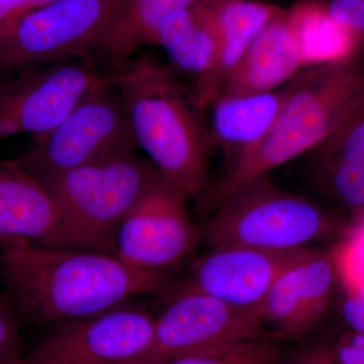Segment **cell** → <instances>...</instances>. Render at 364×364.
Segmentation results:
<instances>
[{
  "mask_svg": "<svg viewBox=\"0 0 364 364\" xmlns=\"http://www.w3.org/2000/svg\"><path fill=\"white\" fill-rule=\"evenodd\" d=\"M0 279L21 320L33 324L90 317L168 287L165 275L114 254L36 245L0 249Z\"/></svg>",
  "mask_w": 364,
  "mask_h": 364,
  "instance_id": "obj_1",
  "label": "cell"
},
{
  "mask_svg": "<svg viewBox=\"0 0 364 364\" xmlns=\"http://www.w3.org/2000/svg\"><path fill=\"white\" fill-rule=\"evenodd\" d=\"M109 75L123 100L138 150L188 198H200L210 186L214 143L193 91L150 55L129 60Z\"/></svg>",
  "mask_w": 364,
  "mask_h": 364,
  "instance_id": "obj_2",
  "label": "cell"
},
{
  "mask_svg": "<svg viewBox=\"0 0 364 364\" xmlns=\"http://www.w3.org/2000/svg\"><path fill=\"white\" fill-rule=\"evenodd\" d=\"M364 93V68L355 59L310 65L287 83L284 105L259 141L231 162L200 196L215 208L244 184L313 152L335 133Z\"/></svg>",
  "mask_w": 364,
  "mask_h": 364,
  "instance_id": "obj_3",
  "label": "cell"
},
{
  "mask_svg": "<svg viewBox=\"0 0 364 364\" xmlns=\"http://www.w3.org/2000/svg\"><path fill=\"white\" fill-rule=\"evenodd\" d=\"M214 210L203 226L212 248L291 252L330 238L344 226L315 200L277 188L268 176L244 184Z\"/></svg>",
  "mask_w": 364,
  "mask_h": 364,
  "instance_id": "obj_4",
  "label": "cell"
},
{
  "mask_svg": "<svg viewBox=\"0 0 364 364\" xmlns=\"http://www.w3.org/2000/svg\"><path fill=\"white\" fill-rule=\"evenodd\" d=\"M156 173L130 152L41 181L61 210L64 248L114 254L119 225Z\"/></svg>",
  "mask_w": 364,
  "mask_h": 364,
  "instance_id": "obj_5",
  "label": "cell"
},
{
  "mask_svg": "<svg viewBox=\"0 0 364 364\" xmlns=\"http://www.w3.org/2000/svg\"><path fill=\"white\" fill-rule=\"evenodd\" d=\"M123 0H55L0 25V76L69 60L93 61Z\"/></svg>",
  "mask_w": 364,
  "mask_h": 364,
  "instance_id": "obj_6",
  "label": "cell"
},
{
  "mask_svg": "<svg viewBox=\"0 0 364 364\" xmlns=\"http://www.w3.org/2000/svg\"><path fill=\"white\" fill-rule=\"evenodd\" d=\"M136 150L123 100L109 75L16 161L41 181Z\"/></svg>",
  "mask_w": 364,
  "mask_h": 364,
  "instance_id": "obj_7",
  "label": "cell"
},
{
  "mask_svg": "<svg viewBox=\"0 0 364 364\" xmlns=\"http://www.w3.org/2000/svg\"><path fill=\"white\" fill-rule=\"evenodd\" d=\"M109 78L90 60L28 67L0 80V142L47 135Z\"/></svg>",
  "mask_w": 364,
  "mask_h": 364,
  "instance_id": "obj_8",
  "label": "cell"
},
{
  "mask_svg": "<svg viewBox=\"0 0 364 364\" xmlns=\"http://www.w3.org/2000/svg\"><path fill=\"white\" fill-rule=\"evenodd\" d=\"M154 324L145 306L127 301L53 325L26 359L33 364H141L149 355Z\"/></svg>",
  "mask_w": 364,
  "mask_h": 364,
  "instance_id": "obj_9",
  "label": "cell"
},
{
  "mask_svg": "<svg viewBox=\"0 0 364 364\" xmlns=\"http://www.w3.org/2000/svg\"><path fill=\"white\" fill-rule=\"evenodd\" d=\"M186 198L157 171L119 225L114 255L136 269L157 274L178 267L198 245Z\"/></svg>",
  "mask_w": 364,
  "mask_h": 364,
  "instance_id": "obj_10",
  "label": "cell"
},
{
  "mask_svg": "<svg viewBox=\"0 0 364 364\" xmlns=\"http://www.w3.org/2000/svg\"><path fill=\"white\" fill-rule=\"evenodd\" d=\"M170 291L166 306L155 316L154 338L145 361L202 353L248 340L268 339L257 313L235 308L198 291L173 289Z\"/></svg>",
  "mask_w": 364,
  "mask_h": 364,
  "instance_id": "obj_11",
  "label": "cell"
},
{
  "mask_svg": "<svg viewBox=\"0 0 364 364\" xmlns=\"http://www.w3.org/2000/svg\"><path fill=\"white\" fill-rule=\"evenodd\" d=\"M338 269L331 253L304 249L282 270L258 311L267 338H298L331 308Z\"/></svg>",
  "mask_w": 364,
  "mask_h": 364,
  "instance_id": "obj_12",
  "label": "cell"
},
{
  "mask_svg": "<svg viewBox=\"0 0 364 364\" xmlns=\"http://www.w3.org/2000/svg\"><path fill=\"white\" fill-rule=\"evenodd\" d=\"M301 250L270 252L242 246L212 248L173 289L198 291L258 314L273 282Z\"/></svg>",
  "mask_w": 364,
  "mask_h": 364,
  "instance_id": "obj_13",
  "label": "cell"
},
{
  "mask_svg": "<svg viewBox=\"0 0 364 364\" xmlns=\"http://www.w3.org/2000/svg\"><path fill=\"white\" fill-rule=\"evenodd\" d=\"M25 245L64 248L61 210L16 159H0V249Z\"/></svg>",
  "mask_w": 364,
  "mask_h": 364,
  "instance_id": "obj_14",
  "label": "cell"
},
{
  "mask_svg": "<svg viewBox=\"0 0 364 364\" xmlns=\"http://www.w3.org/2000/svg\"><path fill=\"white\" fill-rule=\"evenodd\" d=\"M306 64L294 14L282 11L254 38L218 97L279 90Z\"/></svg>",
  "mask_w": 364,
  "mask_h": 364,
  "instance_id": "obj_15",
  "label": "cell"
},
{
  "mask_svg": "<svg viewBox=\"0 0 364 364\" xmlns=\"http://www.w3.org/2000/svg\"><path fill=\"white\" fill-rule=\"evenodd\" d=\"M282 9L254 0H219L217 6L220 43L214 63L193 92L198 104L207 109L221 92L231 72L257 33L277 18Z\"/></svg>",
  "mask_w": 364,
  "mask_h": 364,
  "instance_id": "obj_16",
  "label": "cell"
},
{
  "mask_svg": "<svg viewBox=\"0 0 364 364\" xmlns=\"http://www.w3.org/2000/svg\"><path fill=\"white\" fill-rule=\"evenodd\" d=\"M219 0H200L177 11L158 31L154 46H159L172 63L196 81L214 63L220 43L217 6Z\"/></svg>",
  "mask_w": 364,
  "mask_h": 364,
  "instance_id": "obj_17",
  "label": "cell"
},
{
  "mask_svg": "<svg viewBox=\"0 0 364 364\" xmlns=\"http://www.w3.org/2000/svg\"><path fill=\"white\" fill-rule=\"evenodd\" d=\"M287 95V85L267 92L218 97L210 105L213 143L234 160L267 133Z\"/></svg>",
  "mask_w": 364,
  "mask_h": 364,
  "instance_id": "obj_18",
  "label": "cell"
},
{
  "mask_svg": "<svg viewBox=\"0 0 364 364\" xmlns=\"http://www.w3.org/2000/svg\"><path fill=\"white\" fill-rule=\"evenodd\" d=\"M200 0H123L105 28L93 56L116 67L141 47L154 45L159 28L177 11Z\"/></svg>",
  "mask_w": 364,
  "mask_h": 364,
  "instance_id": "obj_19",
  "label": "cell"
},
{
  "mask_svg": "<svg viewBox=\"0 0 364 364\" xmlns=\"http://www.w3.org/2000/svg\"><path fill=\"white\" fill-rule=\"evenodd\" d=\"M313 152L317 163L364 191V117L347 122Z\"/></svg>",
  "mask_w": 364,
  "mask_h": 364,
  "instance_id": "obj_20",
  "label": "cell"
},
{
  "mask_svg": "<svg viewBox=\"0 0 364 364\" xmlns=\"http://www.w3.org/2000/svg\"><path fill=\"white\" fill-rule=\"evenodd\" d=\"M284 358L279 345L269 339L248 340L218 347L202 353L141 364H277Z\"/></svg>",
  "mask_w": 364,
  "mask_h": 364,
  "instance_id": "obj_21",
  "label": "cell"
},
{
  "mask_svg": "<svg viewBox=\"0 0 364 364\" xmlns=\"http://www.w3.org/2000/svg\"><path fill=\"white\" fill-rule=\"evenodd\" d=\"M21 318L13 299L7 293L0 294V364L23 363L18 324Z\"/></svg>",
  "mask_w": 364,
  "mask_h": 364,
  "instance_id": "obj_22",
  "label": "cell"
},
{
  "mask_svg": "<svg viewBox=\"0 0 364 364\" xmlns=\"http://www.w3.org/2000/svg\"><path fill=\"white\" fill-rule=\"evenodd\" d=\"M318 6L353 38L358 48L364 45V0H323Z\"/></svg>",
  "mask_w": 364,
  "mask_h": 364,
  "instance_id": "obj_23",
  "label": "cell"
},
{
  "mask_svg": "<svg viewBox=\"0 0 364 364\" xmlns=\"http://www.w3.org/2000/svg\"><path fill=\"white\" fill-rule=\"evenodd\" d=\"M341 315L349 331L364 334V280L347 287Z\"/></svg>",
  "mask_w": 364,
  "mask_h": 364,
  "instance_id": "obj_24",
  "label": "cell"
},
{
  "mask_svg": "<svg viewBox=\"0 0 364 364\" xmlns=\"http://www.w3.org/2000/svg\"><path fill=\"white\" fill-rule=\"evenodd\" d=\"M53 1L55 0H0V25Z\"/></svg>",
  "mask_w": 364,
  "mask_h": 364,
  "instance_id": "obj_25",
  "label": "cell"
},
{
  "mask_svg": "<svg viewBox=\"0 0 364 364\" xmlns=\"http://www.w3.org/2000/svg\"><path fill=\"white\" fill-rule=\"evenodd\" d=\"M337 364H364V350L345 332L331 347Z\"/></svg>",
  "mask_w": 364,
  "mask_h": 364,
  "instance_id": "obj_26",
  "label": "cell"
},
{
  "mask_svg": "<svg viewBox=\"0 0 364 364\" xmlns=\"http://www.w3.org/2000/svg\"><path fill=\"white\" fill-rule=\"evenodd\" d=\"M277 364H337L332 349L327 346H315L299 352L291 358H284Z\"/></svg>",
  "mask_w": 364,
  "mask_h": 364,
  "instance_id": "obj_27",
  "label": "cell"
},
{
  "mask_svg": "<svg viewBox=\"0 0 364 364\" xmlns=\"http://www.w3.org/2000/svg\"><path fill=\"white\" fill-rule=\"evenodd\" d=\"M360 117H364V93L360 100H358V105H355L353 111L347 117V119H345L344 123L342 124L347 123V122L353 121V119H360Z\"/></svg>",
  "mask_w": 364,
  "mask_h": 364,
  "instance_id": "obj_28",
  "label": "cell"
},
{
  "mask_svg": "<svg viewBox=\"0 0 364 364\" xmlns=\"http://www.w3.org/2000/svg\"><path fill=\"white\" fill-rule=\"evenodd\" d=\"M354 229H364V205L352 215Z\"/></svg>",
  "mask_w": 364,
  "mask_h": 364,
  "instance_id": "obj_29",
  "label": "cell"
},
{
  "mask_svg": "<svg viewBox=\"0 0 364 364\" xmlns=\"http://www.w3.org/2000/svg\"><path fill=\"white\" fill-rule=\"evenodd\" d=\"M346 333L351 341L358 345V346L361 347L364 350V334H358V333L351 332L349 331V330L346 331Z\"/></svg>",
  "mask_w": 364,
  "mask_h": 364,
  "instance_id": "obj_30",
  "label": "cell"
},
{
  "mask_svg": "<svg viewBox=\"0 0 364 364\" xmlns=\"http://www.w3.org/2000/svg\"><path fill=\"white\" fill-rule=\"evenodd\" d=\"M21 364H33V363H31L30 361L28 360V359L25 358V359H23V363H21Z\"/></svg>",
  "mask_w": 364,
  "mask_h": 364,
  "instance_id": "obj_31",
  "label": "cell"
}]
</instances>
